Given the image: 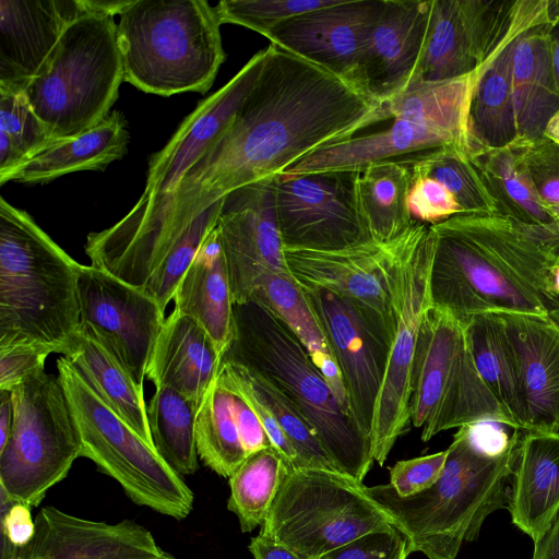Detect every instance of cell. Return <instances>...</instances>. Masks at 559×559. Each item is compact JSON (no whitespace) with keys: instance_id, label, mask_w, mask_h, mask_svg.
Returning a JSON list of instances; mask_svg holds the SVG:
<instances>
[{"instance_id":"28","label":"cell","mask_w":559,"mask_h":559,"mask_svg":"<svg viewBox=\"0 0 559 559\" xmlns=\"http://www.w3.org/2000/svg\"><path fill=\"white\" fill-rule=\"evenodd\" d=\"M462 342V323L431 305L420 323L412 374L409 416L416 428H423L441 403Z\"/></svg>"},{"instance_id":"16","label":"cell","mask_w":559,"mask_h":559,"mask_svg":"<svg viewBox=\"0 0 559 559\" xmlns=\"http://www.w3.org/2000/svg\"><path fill=\"white\" fill-rule=\"evenodd\" d=\"M274 183L275 177L263 179L223 198L215 227L227 263L234 304L248 300L266 273L293 276L278 229Z\"/></svg>"},{"instance_id":"42","label":"cell","mask_w":559,"mask_h":559,"mask_svg":"<svg viewBox=\"0 0 559 559\" xmlns=\"http://www.w3.org/2000/svg\"><path fill=\"white\" fill-rule=\"evenodd\" d=\"M50 142L25 92L0 87V180Z\"/></svg>"},{"instance_id":"45","label":"cell","mask_w":559,"mask_h":559,"mask_svg":"<svg viewBox=\"0 0 559 559\" xmlns=\"http://www.w3.org/2000/svg\"><path fill=\"white\" fill-rule=\"evenodd\" d=\"M512 145L540 203L559 223V145L544 136Z\"/></svg>"},{"instance_id":"43","label":"cell","mask_w":559,"mask_h":559,"mask_svg":"<svg viewBox=\"0 0 559 559\" xmlns=\"http://www.w3.org/2000/svg\"><path fill=\"white\" fill-rule=\"evenodd\" d=\"M223 199L209 206L183 231L180 239L147 283L144 292L165 312L176 289L198 254L203 241L216 226Z\"/></svg>"},{"instance_id":"57","label":"cell","mask_w":559,"mask_h":559,"mask_svg":"<svg viewBox=\"0 0 559 559\" xmlns=\"http://www.w3.org/2000/svg\"><path fill=\"white\" fill-rule=\"evenodd\" d=\"M543 136L559 145V110H557L547 121Z\"/></svg>"},{"instance_id":"33","label":"cell","mask_w":559,"mask_h":559,"mask_svg":"<svg viewBox=\"0 0 559 559\" xmlns=\"http://www.w3.org/2000/svg\"><path fill=\"white\" fill-rule=\"evenodd\" d=\"M460 322L477 372L515 429L523 430L524 413L516 367L502 319L497 313H480Z\"/></svg>"},{"instance_id":"34","label":"cell","mask_w":559,"mask_h":559,"mask_svg":"<svg viewBox=\"0 0 559 559\" xmlns=\"http://www.w3.org/2000/svg\"><path fill=\"white\" fill-rule=\"evenodd\" d=\"M411 178V159H383L360 171V206L373 241L391 242L413 224L408 207Z\"/></svg>"},{"instance_id":"26","label":"cell","mask_w":559,"mask_h":559,"mask_svg":"<svg viewBox=\"0 0 559 559\" xmlns=\"http://www.w3.org/2000/svg\"><path fill=\"white\" fill-rule=\"evenodd\" d=\"M174 300V309L194 319L224 356L234 338V301L216 227L207 235L182 276Z\"/></svg>"},{"instance_id":"22","label":"cell","mask_w":559,"mask_h":559,"mask_svg":"<svg viewBox=\"0 0 559 559\" xmlns=\"http://www.w3.org/2000/svg\"><path fill=\"white\" fill-rule=\"evenodd\" d=\"M31 559H159L165 551L143 525L98 522L44 507L35 518Z\"/></svg>"},{"instance_id":"37","label":"cell","mask_w":559,"mask_h":559,"mask_svg":"<svg viewBox=\"0 0 559 559\" xmlns=\"http://www.w3.org/2000/svg\"><path fill=\"white\" fill-rule=\"evenodd\" d=\"M195 445L203 464L230 477L247 459L234 406V392L217 376L199 407Z\"/></svg>"},{"instance_id":"3","label":"cell","mask_w":559,"mask_h":559,"mask_svg":"<svg viewBox=\"0 0 559 559\" xmlns=\"http://www.w3.org/2000/svg\"><path fill=\"white\" fill-rule=\"evenodd\" d=\"M518 445L501 456H486L460 427L430 488L409 497L399 496L390 484L366 486V491L406 537L408 554L456 559L462 545L478 537L488 515L508 509Z\"/></svg>"},{"instance_id":"23","label":"cell","mask_w":559,"mask_h":559,"mask_svg":"<svg viewBox=\"0 0 559 559\" xmlns=\"http://www.w3.org/2000/svg\"><path fill=\"white\" fill-rule=\"evenodd\" d=\"M512 348L524 431H559V325L535 316L497 313Z\"/></svg>"},{"instance_id":"31","label":"cell","mask_w":559,"mask_h":559,"mask_svg":"<svg viewBox=\"0 0 559 559\" xmlns=\"http://www.w3.org/2000/svg\"><path fill=\"white\" fill-rule=\"evenodd\" d=\"M63 356L95 393L145 442L154 447L143 386L134 382L86 328L79 326Z\"/></svg>"},{"instance_id":"14","label":"cell","mask_w":559,"mask_h":559,"mask_svg":"<svg viewBox=\"0 0 559 559\" xmlns=\"http://www.w3.org/2000/svg\"><path fill=\"white\" fill-rule=\"evenodd\" d=\"M300 286L329 337L352 414L362 432L370 438L395 321L328 288Z\"/></svg>"},{"instance_id":"30","label":"cell","mask_w":559,"mask_h":559,"mask_svg":"<svg viewBox=\"0 0 559 559\" xmlns=\"http://www.w3.org/2000/svg\"><path fill=\"white\" fill-rule=\"evenodd\" d=\"M250 298L260 300L282 318L323 374L342 407L352 414L329 337L298 282L293 276L266 273L257 283Z\"/></svg>"},{"instance_id":"29","label":"cell","mask_w":559,"mask_h":559,"mask_svg":"<svg viewBox=\"0 0 559 559\" xmlns=\"http://www.w3.org/2000/svg\"><path fill=\"white\" fill-rule=\"evenodd\" d=\"M548 23L533 26L514 41L512 55V96L516 140L543 136L550 117L559 110V92L552 74Z\"/></svg>"},{"instance_id":"12","label":"cell","mask_w":559,"mask_h":559,"mask_svg":"<svg viewBox=\"0 0 559 559\" xmlns=\"http://www.w3.org/2000/svg\"><path fill=\"white\" fill-rule=\"evenodd\" d=\"M432 254L430 225L414 221L404 235L396 264L393 290L395 330L370 433L373 459L380 466L411 424L412 374L418 333L423 317L432 305Z\"/></svg>"},{"instance_id":"18","label":"cell","mask_w":559,"mask_h":559,"mask_svg":"<svg viewBox=\"0 0 559 559\" xmlns=\"http://www.w3.org/2000/svg\"><path fill=\"white\" fill-rule=\"evenodd\" d=\"M382 4L383 0H336L331 5L277 24L264 37L271 45L308 60L365 92L360 60L368 31Z\"/></svg>"},{"instance_id":"1","label":"cell","mask_w":559,"mask_h":559,"mask_svg":"<svg viewBox=\"0 0 559 559\" xmlns=\"http://www.w3.org/2000/svg\"><path fill=\"white\" fill-rule=\"evenodd\" d=\"M388 119L386 103L270 44L253 88L224 132L168 195L126 226L143 245L168 251L198 215L231 191L274 178Z\"/></svg>"},{"instance_id":"49","label":"cell","mask_w":559,"mask_h":559,"mask_svg":"<svg viewBox=\"0 0 559 559\" xmlns=\"http://www.w3.org/2000/svg\"><path fill=\"white\" fill-rule=\"evenodd\" d=\"M53 350L31 343L0 346V390L11 391L29 377L45 370Z\"/></svg>"},{"instance_id":"55","label":"cell","mask_w":559,"mask_h":559,"mask_svg":"<svg viewBox=\"0 0 559 559\" xmlns=\"http://www.w3.org/2000/svg\"><path fill=\"white\" fill-rule=\"evenodd\" d=\"M13 421L11 391L0 390V450L5 445Z\"/></svg>"},{"instance_id":"6","label":"cell","mask_w":559,"mask_h":559,"mask_svg":"<svg viewBox=\"0 0 559 559\" xmlns=\"http://www.w3.org/2000/svg\"><path fill=\"white\" fill-rule=\"evenodd\" d=\"M221 23L205 0H132L117 40L124 81L151 94H205L225 61Z\"/></svg>"},{"instance_id":"9","label":"cell","mask_w":559,"mask_h":559,"mask_svg":"<svg viewBox=\"0 0 559 559\" xmlns=\"http://www.w3.org/2000/svg\"><path fill=\"white\" fill-rule=\"evenodd\" d=\"M57 370L81 440V456L118 481L134 503L186 519L194 495L181 476L95 393L64 356L58 358Z\"/></svg>"},{"instance_id":"48","label":"cell","mask_w":559,"mask_h":559,"mask_svg":"<svg viewBox=\"0 0 559 559\" xmlns=\"http://www.w3.org/2000/svg\"><path fill=\"white\" fill-rule=\"evenodd\" d=\"M447 450L409 460L397 461L390 468V485L401 497L417 495L430 488L441 476Z\"/></svg>"},{"instance_id":"2","label":"cell","mask_w":559,"mask_h":559,"mask_svg":"<svg viewBox=\"0 0 559 559\" xmlns=\"http://www.w3.org/2000/svg\"><path fill=\"white\" fill-rule=\"evenodd\" d=\"M430 297L459 321L480 313H515L559 325L552 271L559 223L535 225L496 214H459L430 225Z\"/></svg>"},{"instance_id":"20","label":"cell","mask_w":559,"mask_h":559,"mask_svg":"<svg viewBox=\"0 0 559 559\" xmlns=\"http://www.w3.org/2000/svg\"><path fill=\"white\" fill-rule=\"evenodd\" d=\"M431 0H383L362 49L360 76L371 97L386 103L416 75L426 40Z\"/></svg>"},{"instance_id":"13","label":"cell","mask_w":559,"mask_h":559,"mask_svg":"<svg viewBox=\"0 0 559 559\" xmlns=\"http://www.w3.org/2000/svg\"><path fill=\"white\" fill-rule=\"evenodd\" d=\"M358 170L275 177L284 249L335 251L372 241L359 199Z\"/></svg>"},{"instance_id":"4","label":"cell","mask_w":559,"mask_h":559,"mask_svg":"<svg viewBox=\"0 0 559 559\" xmlns=\"http://www.w3.org/2000/svg\"><path fill=\"white\" fill-rule=\"evenodd\" d=\"M223 358L250 368L286 395L312 426L336 468L362 483L374 462L371 439L269 306L254 298L234 304V338Z\"/></svg>"},{"instance_id":"38","label":"cell","mask_w":559,"mask_h":559,"mask_svg":"<svg viewBox=\"0 0 559 559\" xmlns=\"http://www.w3.org/2000/svg\"><path fill=\"white\" fill-rule=\"evenodd\" d=\"M199 407L186 395L165 386L155 388L146 406L153 445L180 476L194 474L199 468L195 445Z\"/></svg>"},{"instance_id":"36","label":"cell","mask_w":559,"mask_h":559,"mask_svg":"<svg viewBox=\"0 0 559 559\" xmlns=\"http://www.w3.org/2000/svg\"><path fill=\"white\" fill-rule=\"evenodd\" d=\"M219 374L235 389L255 397L271 413L296 451L301 467L338 471L307 418L277 388L250 368L227 358H222Z\"/></svg>"},{"instance_id":"7","label":"cell","mask_w":559,"mask_h":559,"mask_svg":"<svg viewBox=\"0 0 559 559\" xmlns=\"http://www.w3.org/2000/svg\"><path fill=\"white\" fill-rule=\"evenodd\" d=\"M123 81L114 16L88 12L66 28L24 92L56 141L103 121Z\"/></svg>"},{"instance_id":"8","label":"cell","mask_w":559,"mask_h":559,"mask_svg":"<svg viewBox=\"0 0 559 559\" xmlns=\"http://www.w3.org/2000/svg\"><path fill=\"white\" fill-rule=\"evenodd\" d=\"M486 62L464 76L408 85L386 102L392 120L388 128L325 146L283 174L361 171L379 160L445 146L468 153L471 100Z\"/></svg>"},{"instance_id":"53","label":"cell","mask_w":559,"mask_h":559,"mask_svg":"<svg viewBox=\"0 0 559 559\" xmlns=\"http://www.w3.org/2000/svg\"><path fill=\"white\" fill-rule=\"evenodd\" d=\"M254 559H300L289 548L259 533L248 546Z\"/></svg>"},{"instance_id":"46","label":"cell","mask_w":559,"mask_h":559,"mask_svg":"<svg viewBox=\"0 0 559 559\" xmlns=\"http://www.w3.org/2000/svg\"><path fill=\"white\" fill-rule=\"evenodd\" d=\"M411 170L408 207L414 221L436 225L463 214L455 198L440 182L412 167Z\"/></svg>"},{"instance_id":"50","label":"cell","mask_w":559,"mask_h":559,"mask_svg":"<svg viewBox=\"0 0 559 559\" xmlns=\"http://www.w3.org/2000/svg\"><path fill=\"white\" fill-rule=\"evenodd\" d=\"M1 547L32 551L35 521L28 506L9 499L0 489Z\"/></svg>"},{"instance_id":"44","label":"cell","mask_w":559,"mask_h":559,"mask_svg":"<svg viewBox=\"0 0 559 559\" xmlns=\"http://www.w3.org/2000/svg\"><path fill=\"white\" fill-rule=\"evenodd\" d=\"M336 0H223L216 7L221 24L231 23L265 35L277 24L335 3Z\"/></svg>"},{"instance_id":"39","label":"cell","mask_w":559,"mask_h":559,"mask_svg":"<svg viewBox=\"0 0 559 559\" xmlns=\"http://www.w3.org/2000/svg\"><path fill=\"white\" fill-rule=\"evenodd\" d=\"M468 154L495 198L500 214L527 224L558 223L540 203L512 143L498 148H477Z\"/></svg>"},{"instance_id":"11","label":"cell","mask_w":559,"mask_h":559,"mask_svg":"<svg viewBox=\"0 0 559 559\" xmlns=\"http://www.w3.org/2000/svg\"><path fill=\"white\" fill-rule=\"evenodd\" d=\"M13 421L0 450V489L37 507L66 478L82 444L58 374L45 370L11 390Z\"/></svg>"},{"instance_id":"56","label":"cell","mask_w":559,"mask_h":559,"mask_svg":"<svg viewBox=\"0 0 559 559\" xmlns=\"http://www.w3.org/2000/svg\"><path fill=\"white\" fill-rule=\"evenodd\" d=\"M547 39L552 74L559 92V22L548 23Z\"/></svg>"},{"instance_id":"32","label":"cell","mask_w":559,"mask_h":559,"mask_svg":"<svg viewBox=\"0 0 559 559\" xmlns=\"http://www.w3.org/2000/svg\"><path fill=\"white\" fill-rule=\"evenodd\" d=\"M531 27L511 35L483 69L471 100L468 153L477 148L503 147L516 140L512 55L515 39Z\"/></svg>"},{"instance_id":"5","label":"cell","mask_w":559,"mask_h":559,"mask_svg":"<svg viewBox=\"0 0 559 559\" xmlns=\"http://www.w3.org/2000/svg\"><path fill=\"white\" fill-rule=\"evenodd\" d=\"M80 265L28 213L0 198V346L66 353L80 326Z\"/></svg>"},{"instance_id":"40","label":"cell","mask_w":559,"mask_h":559,"mask_svg":"<svg viewBox=\"0 0 559 559\" xmlns=\"http://www.w3.org/2000/svg\"><path fill=\"white\" fill-rule=\"evenodd\" d=\"M288 469L282 454L270 447L247 456L229 477L227 508L237 516L242 533L262 526Z\"/></svg>"},{"instance_id":"35","label":"cell","mask_w":559,"mask_h":559,"mask_svg":"<svg viewBox=\"0 0 559 559\" xmlns=\"http://www.w3.org/2000/svg\"><path fill=\"white\" fill-rule=\"evenodd\" d=\"M483 420L498 421L515 429L512 419L477 372L463 332V342L444 395L421 428L420 438L428 441L441 431Z\"/></svg>"},{"instance_id":"59","label":"cell","mask_w":559,"mask_h":559,"mask_svg":"<svg viewBox=\"0 0 559 559\" xmlns=\"http://www.w3.org/2000/svg\"><path fill=\"white\" fill-rule=\"evenodd\" d=\"M552 286L555 292L559 295V263L552 271Z\"/></svg>"},{"instance_id":"15","label":"cell","mask_w":559,"mask_h":559,"mask_svg":"<svg viewBox=\"0 0 559 559\" xmlns=\"http://www.w3.org/2000/svg\"><path fill=\"white\" fill-rule=\"evenodd\" d=\"M80 325L143 386L165 312L144 290L93 265H80Z\"/></svg>"},{"instance_id":"54","label":"cell","mask_w":559,"mask_h":559,"mask_svg":"<svg viewBox=\"0 0 559 559\" xmlns=\"http://www.w3.org/2000/svg\"><path fill=\"white\" fill-rule=\"evenodd\" d=\"M533 559H559V512L544 534L534 542Z\"/></svg>"},{"instance_id":"41","label":"cell","mask_w":559,"mask_h":559,"mask_svg":"<svg viewBox=\"0 0 559 559\" xmlns=\"http://www.w3.org/2000/svg\"><path fill=\"white\" fill-rule=\"evenodd\" d=\"M413 170L440 182L456 200L463 214H496L499 206L467 151L445 146L418 153Z\"/></svg>"},{"instance_id":"51","label":"cell","mask_w":559,"mask_h":559,"mask_svg":"<svg viewBox=\"0 0 559 559\" xmlns=\"http://www.w3.org/2000/svg\"><path fill=\"white\" fill-rule=\"evenodd\" d=\"M503 426L498 421L483 420L462 427L475 450L486 456L497 457L507 453L521 437L518 429L509 435Z\"/></svg>"},{"instance_id":"52","label":"cell","mask_w":559,"mask_h":559,"mask_svg":"<svg viewBox=\"0 0 559 559\" xmlns=\"http://www.w3.org/2000/svg\"><path fill=\"white\" fill-rule=\"evenodd\" d=\"M227 385L234 392V406L236 418L247 456L259 450L273 447L265 429L263 428L260 419L258 418L257 414L251 408L249 403L243 399L241 394L234 390L229 384Z\"/></svg>"},{"instance_id":"58","label":"cell","mask_w":559,"mask_h":559,"mask_svg":"<svg viewBox=\"0 0 559 559\" xmlns=\"http://www.w3.org/2000/svg\"><path fill=\"white\" fill-rule=\"evenodd\" d=\"M547 16L549 23L559 22V0H547Z\"/></svg>"},{"instance_id":"21","label":"cell","mask_w":559,"mask_h":559,"mask_svg":"<svg viewBox=\"0 0 559 559\" xmlns=\"http://www.w3.org/2000/svg\"><path fill=\"white\" fill-rule=\"evenodd\" d=\"M85 0H0V87L25 91Z\"/></svg>"},{"instance_id":"25","label":"cell","mask_w":559,"mask_h":559,"mask_svg":"<svg viewBox=\"0 0 559 559\" xmlns=\"http://www.w3.org/2000/svg\"><path fill=\"white\" fill-rule=\"evenodd\" d=\"M510 480L512 523L536 542L559 512V431H524Z\"/></svg>"},{"instance_id":"17","label":"cell","mask_w":559,"mask_h":559,"mask_svg":"<svg viewBox=\"0 0 559 559\" xmlns=\"http://www.w3.org/2000/svg\"><path fill=\"white\" fill-rule=\"evenodd\" d=\"M266 55L267 47L258 51L223 87L200 102L164 148L152 155L144 191L126 217L147 213L175 189L183 173L230 123L253 88Z\"/></svg>"},{"instance_id":"47","label":"cell","mask_w":559,"mask_h":559,"mask_svg":"<svg viewBox=\"0 0 559 559\" xmlns=\"http://www.w3.org/2000/svg\"><path fill=\"white\" fill-rule=\"evenodd\" d=\"M406 537L393 525L367 533L318 559H406Z\"/></svg>"},{"instance_id":"24","label":"cell","mask_w":559,"mask_h":559,"mask_svg":"<svg viewBox=\"0 0 559 559\" xmlns=\"http://www.w3.org/2000/svg\"><path fill=\"white\" fill-rule=\"evenodd\" d=\"M222 354L209 333L176 309L165 319L146 377L155 388H169L199 406L217 378Z\"/></svg>"},{"instance_id":"19","label":"cell","mask_w":559,"mask_h":559,"mask_svg":"<svg viewBox=\"0 0 559 559\" xmlns=\"http://www.w3.org/2000/svg\"><path fill=\"white\" fill-rule=\"evenodd\" d=\"M404 235L391 242L372 240L335 251L284 249V257L300 285L328 288L395 321L394 280Z\"/></svg>"},{"instance_id":"10","label":"cell","mask_w":559,"mask_h":559,"mask_svg":"<svg viewBox=\"0 0 559 559\" xmlns=\"http://www.w3.org/2000/svg\"><path fill=\"white\" fill-rule=\"evenodd\" d=\"M390 526L362 483L338 471L300 467L287 471L260 533L300 559H318Z\"/></svg>"},{"instance_id":"27","label":"cell","mask_w":559,"mask_h":559,"mask_svg":"<svg viewBox=\"0 0 559 559\" xmlns=\"http://www.w3.org/2000/svg\"><path fill=\"white\" fill-rule=\"evenodd\" d=\"M129 138L124 116L114 110L81 134L50 142L0 180V185L8 181L46 183L69 173L104 170L126 155Z\"/></svg>"}]
</instances>
